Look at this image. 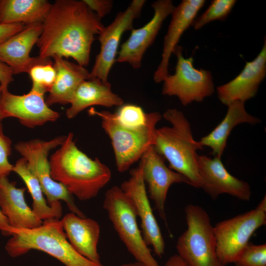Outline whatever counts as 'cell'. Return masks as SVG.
I'll return each instance as SVG.
<instances>
[{"instance_id": "cell-1", "label": "cell", "mask_w": 266, "mask_h": 266, "mask_svg": "<svg viewBox=\"0 0 266 266\" xmlns=\"http://www.w3.org/2000/svg\"><path fill=\"white\" fill-rule=\"evenodd\" d=\"M36 43L39 56L70 57L85 66L89 63L92 44L104 25L83 0H57L43 23Z\"/></svg>"}, {"instance_id": "cell-2", "label": "cell", "mask_w": 266, "mask_h": 266, "mask_svg": "<svg viewBox=\"0 0 266 266\" xmlns=\"http://www.w3.org/2000/svg\"><path fill=\"white\" fill-rule=\"evenodd\" d=\"M60 146L49 159L52 178L81 200L96 197L111 179L109 168L98 158L92 159L81 151L72 133Z\"/></svg>"}, {"instance_id": "cell-3", "label": "cell", "mask_w": 266, "mask_h": 266, "mask_svg": "<svg viewBox=\"0 0 266 266\" xmlns=\"http://www.w3.org/2000/svg\"><path fill=\"white\" fill-rule=\"evenodd\" d=\"M163 117L171 126L156 129L154 149L168 161L169 168L186 177L191 186L206 192L197 164V151L203 146L194 139L189 122L182 112L175 108L166 110Z\"/></svg>"}, {"instance_id": "cell-4", "label": "cell", "mask_w": 266, "mask_h": 266, "mask_svg": "<svg viewBox=\"0 0 266 266\" xmlns=\"http://www.w3.org/2000/svg\"><path fill=\"white\" fill-rule=\"evenodd\" d=\"M11 236L5 249L13 258L37 250L56 258L65 266H104L90 261L73 247L58 219L44 220L41 226L34 229L12 228Z\"/></svg>"}, {"instance_id": "cell-5", "label": "cell", "mask_w": 266, "mask_h": 266, "mask_svg": "<svg viewBox=\"0 0 266 266\" xmlns=\"http://www.w3.org/2000/svg\"><path fill=\"white\" fill-rule=\"evenodd\" d=\"M88 112L90 115L100 118L101 127L111 140L117 169L120 172L127 171L153 146L156 126L162 118L159 112H150L145 125L132 128L120 124L114 113L109 111H100L91 108Z\"/></svg>"}, {"instance_id": "cell-6", "label": "cell", "mask_w": 266, "mask_h": 266, "mask_svg": "<svg viewBox=\"0 0 266 266\" xmlns=\"http://www.w3.org/2000/svg\"><path fill=\"white\" fill-rule=\"evenodd\" d=\"M185 214L187 228L177 239V255L187 266H227L217 256L213 227L205 209L189 204Z\"/></svg>"}, {"instance_id": "cell-7", "label": "cell", "mask_w": 266, "mask_h": 266, "mask_svg": "<svg viewBox=\"0 0 266 266\" xmlns=\"http://www.w3.org/2000/svg\"><path fill=\"white\" fill-rule=\"evenodd\" d=\"M103 205L120 238L136 262L146 266H160L138 226L132 199L120 187L114 186L106 192Z\"/></svg>"}, {"instance_id": "cell-8", "label": "cell", "mask_w": 266, "mask_h": 266, "mask_svg": "<svg viewBox=\"0 0 266 266\" xmlns=\"http://www.w3.org/2000/svg\"><path fill=\"white\" fill-rule=\"evenodd\" d=\"M65 137L60 136L50 140L34 139L20 141L15 144V149L26 160L29 168L39 181L49 205L62 200L66 203L70 212L84 218L85 215L76 206L72 195L51 176L48 155L51 150L63 143Z\"/></svg>"}, {"instance_id": "cell-9", "label": "cell", "mask_w": 266, "mask_h": 266, "mask_svg": "<svg viewBox=\"0 0 266 266\" xmlns=\"http://www.w3.org/2000/svg\"><path fill=\"white\" fill-rule=\"evenodd\" d=\"M266 224V196L255 208L217 223L213 230L220 260L227 266L233 263L253 233Z\"/></svg>"}, {"instance_id": "cell-10", "label": "cell", "mask_w": 266, "mask_h": 266, "mask_svg": "<svg viewBox=\"0 0 266 266\" xmlns=\"http://www.w3.org/2000/svg\"><path fill=\"white\" fill-rule=\"evenodd\" d=\"M182 47L177 45L173 51L177 57L175 71L164 79L162 93L175 96L183 105L195 101L201 102L214 92V83L210 71L194 66L192 57L185 58Z\"/></svg>"}, {"instance_id": "cell-11", "label": "cell", "mask_w": 266, "mask_h": 266, "mask_svg": "<svg viewBox=\"0 0 266 266\" xmlns=\"http://www.w3.org/2000/svg\"><path fill=\"white\" fill-rule=\"evenodd\" d=\"M144 0H133L124 11L119 12L114 20L104 27L99 34L100 51L96 57L90 74V78H96L104 82L112 66L116 62L118 46L123 34L133 29L134 20L139 17Z\"/></svg>"}, {"instance_id": "cell-12", "label": "cell", "mask_w": 266, "mask_h": 266, "mask_svg": "<svg viewBox=\"0 0 266 266\" xmlns=\"http://www.w3.org/2000/svg\"><path fill=\"white\" fill-rule=\"evenodd\" d=\"M130 177L120 185L121 189L132 199L137 216L141 221L142 234L154 253L161 257L165 253V242L160 227L153 212L143 177V163L130 171Z\"/></svg>"}, {"instance_id": "cell-13", "label": "cell", "mask_w": 266, "mask_h": 266, "mask_svg": "<svg viewBox=\"0 0 266 266\" xmlns=\"http://www.w3.org/2000/svg\"><path fill=\"white\" fill-rule=\"evenodd\" d=\"M151 6L154 10L152 19L143 27L131 30L130 36L121 46L116 61L127 63L134 69L139 68L146 50L153 43L164 21L175 7L171 0H158Z\"/></svg>"}, {"instance_id": "cell-14", "label": "cell", "mask_w": 266, "mask_h": 266, "mask_svg": "<svg viewBox=\"0 0 266 266\" xmlns=\"http://www.w3.org/2000/svg\"><path fill=\"white\" fill-rule=\"evenodd\" d=\"M143 177L147 184L149 197L154 201L160 217L167 226L165 210L168 191L172 184L184 183L191 185L183 175L173 171L164 163V158L150 147L142 156Z\"/></svg>"}, {"instance_id": "cell-15", "label": "cell", "mask_w": 266, "mask_h": 266, "mask_svg": "<svg viewBox=\"0 0 266 266\" xmlns=\"http://www.w3.org/2000/svg\"><path fill=\"white\" fill-rule=\"evenodd\" d=\"M44 94L32 88L23 95L3 91L1 107L5 118H17L22 125L29 128L55 121L60 115L46 104Z\"/></svg>"}, {"instance_id": "cell-16", "label": "cell", "mask_w": 266, "mask_h": 266, "mask_svg": "<svg viewBox=\"0 0 266 266\" xmlns=\"http://www.w3.org/2000/svg\"><path fill=\"white\" fill-rule=\"evenodd\" d=\"M199 172L206 186V193L213 200L227 194L249 201L251 190L248 183L232 175L223 165L220 157L197 155Z\"/></svg>"}, {"instance_id": "cell-17", "label": "cell", "mask_w": 266, "mask_h": 266, "mask_svg": "<svg viewBox=\"0 0 266 266\" xmlns=\"http://www.w3.org/2000/svg\"><path fill=\"white\" fill-rule=\"evenodd\" d=\"M42 30V23L26 25L21 32L0 44V62L10 67L14 74L28 73L34 65L50 59L30 56Z\"/></svg>"}, {"instance_id": "cell-18", "label": "cell", "mask_w": 266, "mask_h": 266, "mask_svg": "<svg viewBox=\"0 0 266 266\" xmlns=\"http://www.w3.org/2000/svg\"><path fill=\"white\" fill-rule=\"evenodd\" d=\"M266 75V38L261 52L245 66L234 79L217 88L218 97L224 104L244 102L254 97Z\"/></svg>"}, {"instance_id": "cell-19", "label": "cell", "mask_w": 266, "mask_h": 266, "mask_svg": "<svg viewBox=\"0 0 266 266\" xmlns=\"http://www.w3.org/2000/svg\"><path fill=\"white\" fill-rule=\"evenodd\" d=\"M205 2L204 0H183L175 7L171 14V20L164 38L162 59L154 75L156 83L163 81L169 74L168 66L171 54L181 35L191 25Z\"/></svg>"}, {"instance_id": "cell-20", "label": "cell", "mask_w": 266, "mask_h": 266, "mask_svg": "<svg viewBox=\"0 0 266 266\" xmlns=\"http://www.w3.org/2000/svg\"><path fill=\"white\" fill-rule=\"evenodd\" d=\"M26 190L25 187H16L7 176L0 177V209L12 228L31 229L43 223L27 203Z\"/></svg>"}, {"instance_id": "cell-21", "label": "cell", "mask_w": 266, "mask_h": 266, "mask_svg": "<svg viewBox=\"0 0 266 266\" xmlns=\"http://www.w3.org/2000/svg\"><path fill=\"white\" fill-rule=\"evenodd\" d=\"M61 223L66 236L73 247L82 256L97 264H101L98 251L100 226L96 221L82 218L70 212Z\"/></svg>"}, {"instance_id": "cell-22", "label": "cell", "mask_w": 266, "mask_h": 266, "mask_svg": "<svg viewBox=\"0 0 266 266\" xmlns=\"http://www.w3.org/2000/svg\"><path fill=\"white\" fill-rule=\"evenodd\" d=\"M123 100L112 92L109 82L92 78L82 82L75 91L66 116L72 119L86 108L93 105L107 107L121 106Z\"/></svg>"}, {"instance_id": "cell-23", "label": "cell", "mask_w": 266, "mask_h": 266, "mask_svg": "<svg viewBox=\"0 0 266 266\" xmlns=\"http://www.w3.org/2000/svg\"><path fill=\"white\" fill-rule=\"evenodd\" d=\"M53 58L56 77L45 102L48 106L56 103L63 105L70 103L79 85L91 78L90 72L84 66L69 62L63 57Z\"/></svg>"}, {"instance_id": "cell-24", "label": "cell", "mask_w": 266, "mask_h": 266, "mask_svg": "<svg viewBox=\"0 0 266 266\" xmlns=\"http://www.w3.org/2000/svg\"><path fill=\"white\" fill-rule=\"evenodd\" d=\"M244 102L235 101L228 105L227 114L220 123L208 135L200 141L201 145L209 147L215 157H221L226 146L227 138L236 125L247 123L254 125L260 122L257 117L247 112Z\"/></svg>"}, {"instance_id": "cell-25", "label": "cell", "mask_w": 266, "mask_h": 266, "mask_svg": "<svg viewBox=\"0 0 266 266\" xmlns=\"http://www.w3.org/2000/svg\"><path fill=\"white\" fill-rule=\"evenodd\" d=\"M51 6L46 0H0V24L43 23Z\"/></svg>"}, {"instance_id": "cell-26", "label": "cell", "mask_w": 266, "mask_h": 266, "mask_svg": "<svg viewBox=\"0 0 266 266\" xmlns=\"http://www.w3.org/2000/svg\"><path fill=\"white\" fill-rule=\"evenodd\" d=\"M12 171L17 174L25 182L33 200L32 209L36 216L44 221L51 219H60L62 216L61 202L50 206L44 197L40 183L28 167L24 158L18 160L13 165Z\"/></svg>"}, {"instance_id": "cell-27", "label": "cell", "mask_w": 266, "mask_h": 266, "mask_svg": "<svg viewBox=\"0 0 266 266\" xmlns=\"http://www.w3.org/2000/svg\"><path fill=\"white\" fill-rule=\"evenodd\" d=\"M28 73L32 80V88L44 94L50 91L56 77V71L51 59L34 65Z\"/></svg>"}, {"instance_id": "cell-28", "label": "cell", "mask_w": 266, "mask_h": 266, "mask_svg": "<svg viewBox=\"0 0 266 266\" xmlns=\"http://www.w3.org/2000/svg\"><path fill=\"white\" fill-rule=\"evenodd\" d=\"M235 0H213L200 16L196 18L191 25L199 30L206 24L214 20L224 21L235 4Z\"/></svg>"}, {"instance_id": "cell-29", "label": "cell", "mask_w": 266, "mask_h": 266, "mask_svg": "<svg viewBox=\"0 0 266 266\" xmlns=\"http://www.w3.org/2000/svg\"><path fill=\"white\" fill-rule=\"evenodd\" d=\"M114 114L120 124L132 128L145 125L148 116V113L144 112L141 107L132 104H123Z\"/></svg>"}, {"instance_id": "cell-30", "label": "cell", "mask_w": 266, "mask_h": 266, "mask_svg": "<svg viewBox=\"0 0 266 266\" xmlns=\"http://www.w3.org/2000/svg\"><path fill=\"white\" fill-rule=\"evenodd\" d=\"M233 264L234 266H266V244L249 243Z\"/></svg>"}, {"instance_id": "cell-31", "label": "cell", "mask_w": 266, "mask_h": 266, "mask_svg": "<svg viewBox=\"0 0 266 266\" xmlns=\"http://www.w3.org/2000/svg\"><path fill=\"white\" fill-rule=\"evenodd\" d=\"M11 140L3 133L2 124L0 125V177L7 176L13 165L8 160L11 153Z\"/></svg>"}, {"instance_id": "cell-32", "label": "cell", "mask_w": 266, "mask_h": 266, "mask_svg": "<svg viewBox=\"0 0 266 266\" xmlns=\"http://www.w3.org/2000/svg\"><path fill=\"white\" fill-rule=\"evenodd\" d=\"M83 0L100 19L110 12L113 3L111 0Z\"/></svg>"}, {"instance_id": "cell-33", "label": "cell", "mask_w": 266, "mask_h": 266, "mask_svg": "<svg viewBox=\"0 0 266 266\" xmlns=\"http://www.w3.org/2000/svg\"><path fill=\"white\" fill-rule=\"evenodd\" d=\"M26 26L23 23L0 24V44L21 32Z\"/></svg>"}, {"instance_id": "cell-34", "label": "cell", "mask_w": 266, "mask_h": 266, "mask_svg": "<svg viewBox=\"0 0 266 266\" xmlns=\"http://www.w3.org/2000/svg\"><path fill=\"white\" fill-rule=\"evenodd\" d=\"M13 75L12 69L0 62V83L2 91L8 90V85L14 80Z\"/></svg>"}, {"instance_id": "cell-35", "label": "cell", "mask_w": 266, "mask_h": 266, "mask_svg": "<svg viewBox=\"0 0 266 266\" xmlns=\"http://www.w3.org/2000/svg\"><path fill=\"white\" fill-rule=\"evenodd\" d=\"M120 266H146L144 265L137 262L125 263ZM165 266H187L182 259L177 255L175 254L170 257L166 261Z\"/></svg>"}, {"instance_id": "cell-36", "label": "cell", "mask_w": 266, "mask_h": 266, "mask_svg": "<svg viewBox=\"0 0 266 266\" xmlns=\"http://www.w3.org/2000/svg\"><path fill=\"white\" fill-rule=\"evenodd\" d=\"M12 228L9 225L8 219L3 214L0 209V231L4 236H11Z\"/></svg>"}, {"instance_id": "cell-37", "label": "cell", "mask_w": 266, "mask_h": 266, "mask_svg": "<svg viewBox=\"0 0 266 266\" xmlns=\"http://www.w3.org/2000/svg\"><path fill=\"white\" fill-rule=\"evenodd\" d=\"M3 91L0 83V125L1 124L2 121L5 118L3 114L1 107L2 98Z\"/></svg>"}]
</instances>
